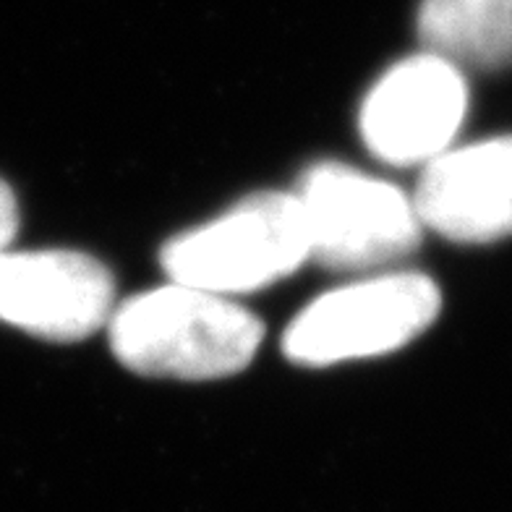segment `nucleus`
Here are the masks:
<instances>
[{"label": "nucleus", "instance_id": "obj_1", "mask_svg": "<svg viewBox=\"0 0 512 512\" xmlns=\"http://www.w3.org/2000/svg\"><path fill=\"white\" fill-rule=\"evenodd\" d=\"M110 348L144 377L220 379L251 364L264 337L262 319L233 298L170 283L113 309Z\"/></svg>", "mask_w": 512, "mask_h": 512}, {"label": "nucleus", "instance_id": "obj_2", "mask_svg": "<svg viewBox=\"0 0 512 512\" xmlns=\"http://www.w3.org/2000/svg\"><path fill=\"white\" fill-rule=\"evenodd\" d=\"M311 259L296 194L246 196L212 223L165 243L162 270L173 283L233 298L293 275Z\"/></svg>", "mask_w": 512, "mask_h": 512}, {"label": "nucleus", "instance_id": "obj_3", "mask_svg": "<svg viewBox=\"0 0 512 512\" xmlns=\"http://www.w3.org/2000/svg\"><path fill=\"white\" fill-rule=\"evenodd\" d=\"M311 259L327 270H377L413 254L421 217L403 189L343 162H317L298 191Z\"/></svg>", "mask_w": 512, "mask_h": 512}, {"label": "nucleus", "instance_id": "obj_4", "mask_svg": "<svg viewBox=\"0 0 512 512\" xmlns=\"http://www.w3.org/2000/svg\"><path fill=\"white\" fill-rule=\"evenodd\" d=\"M442 296L432 277L392 272L314 298L283 335L293 364L330 366L384 356L408 345L437 319Z\"/></svg>", "mask_w": 512, "mask_h": 512}, {"label": "nucleus", "instance_id": "obj_5", "mask_svg": "<svg viewBox=\"0 0 512 512\" xmlns=\"http://www.w3.org/2000/svg\"><path fill=\"white\" fill-rule=\"evenodd\" d=\"M468 113L463 71L432 53H418L371 87L361 105V136L387 165H426L447 152Z\"/></svg>", "mask_w": 512, "mask_h": 512}, {"label": "nucleus", "instance_id": "obj_6", "mask_svg": "<svg viewBox=\"0 0 512 512\" xmlns=\"http://www.w3.org/2000/svg\"><path fill=\"white\" fill-rule=\"evenodd\" d=\"M115 309V280L81 251H0V322L74 343L95 335Z\"/></svg>", "mask_w": 512, "mask_h": 512}, {"label": "nucleus", "instance_id": "obj_7", "mask_svg": "<svg viewBox=\"0 0 512 512\" xmlns=\"http://www.w3.org/2000/svg\"><path fill=\"white\" fill-rule=\"evenodd\" d=\"M413 204L421 225L450 241L512 236V136L447 149L426 162Z\"/></svg>", "mask_w": 512, "mask_h": 512}, {"label": "nucleus", "instance_id": "obj_8", "mask_svg": "<svg viewBox=\"0 0 512 512\" xmlns=\"http://www.w3.org/2000/svg\"><path fill=\"white\" fill-rule=\"evenodd\" d=\"M418 40L460 71L512 63V0H421Z\"/></svg>", "mask_w": 512, "mask_h": 512}, {"label": "nucleus", "instance_id": "obj_9", "mask_svg": "<svg viewBox=\"0 0 512 512\" xmlns=\"http://www.w3.org/2000/svg\"><path fill=\"white\" fill-rule=\"evenodd\" d=\"M19 230V204L6 181H0V251L8 249Z\"/></svg>", "mask_w": 512, "mask_h": 512}]
</instances>
